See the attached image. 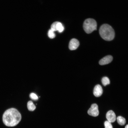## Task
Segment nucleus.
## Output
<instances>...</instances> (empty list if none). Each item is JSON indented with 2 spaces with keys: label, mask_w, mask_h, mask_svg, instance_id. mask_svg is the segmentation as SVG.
Wrapping results in <instances>:
<instances>
[{
  "label": "nucleus",
  "mask_w": 128,
  "mask_h": 128,
  "mask_svg": "<svg viewBox=\"0 0 128 128\" xmlns=\"http://www.w3.org/2000/svg\"><path fill=\"white\" fill-rule=\"evenodd\" d=\"M21 118L19 112L14 108L7 110L4 113L2 116L4 123L9 127H13L17 125L20 121Z\"/></svg>",
  "instance_id": "obj_1"
},
{
  "label": "nucleus",
  "mask_w": 128,
  "mask_h": 128,
  "mask_svg": "<svg viewBox=\"0 0 128 128\" xmlns=\"http://www.w3.org/2000/svg\"><path fill=\"white\" fill-rule=\"evenodd\" d=\"M99 32L101 37L107 41L113 40L114 37L115 33L112 27L107 24H104L100 27Z\"/></svg>",
  "instance_id": "obj_2"
},
{
  "label": "nucleus",
  "mask_w": 128,
  "mask_h": 128,
  "mask_svg": "<svg viewBox=\"0 0 128 128\" xmlns=\"http://www.w3.org/2000/svg\"><path fill=\"white\" fill-rule=\"evenodd\" d=\"M97 24L96 21L94 19L88 18L86 19L83 24V28L87 33H91L96 29Z\"/></svg>",
  "instance_id": "obj_3"
},
{
  "label": "nucleus",
  "mask_w": 128,
  "mask_h": 128,
  "mask_svg": "<svg viewBox=\"0 0 128 128\" xmlns=\"http://www.w3.org/2000/svg\"><path fill=\"white\" fill-rule=\"evenodd\" d=\"M87 113L89 115L94 117L98 116L99 114L98 106L97 104H92L91 107L88 110Z\"/></svg>",
  "instance_id": "obj_4"
},
{
  "label": "nucleus",
  "mask_w": 128,
  "mask_h": 128,
  "mask_svg": "<svg viewBox=\"0 0 128 128\" xmlns=\"http://www.w3.org/2000/svg\"><path fill=\"white\" fill-rule=\"evenodd\" d=\"M79 43L78 40L75 38H73L70 41L69 45V48L71 50L76 49L78 47Z\"/></svg>",
  "instance_id": "obj_5"
},
{
  "label": "nucleus",
  "mask_w": 128,
  "mask_h": 128,
  "mask_svg": "<svg viewBox=\"0 0 128 128\" xmlns=\"http://www.w3.org/2000/svg\"><path fill=\"white\" fill-rule=\"evenodd\" d=\"M106 117L107 121L111 123L114 122L116 120L115 114L112 110H110L107 112Z\"/></svg>",
  "instance_id": "obj_6"
},
{
  "label": "nucleus",
  "mask_w": 128,
  "mask_h": 128,
  "mask_svg": "<svg viewBox=\"0 0 128 128\" xmlns=\"http://www.w3.org/2000/svg\"><path fill=\"white\" fill-rule=\"evenodd\" d=\"M113 58L110 55H108L105 56L101 59L99 61L100 64L103 65L108 64L111 62Z\"/></svg>",
  "instance_id": "obj_7"
},
{
  "label": "nucleus",
  "mask_w": 128,
  "mask_h": 128,
  "mask_svg": "<svg viewBox=\"0 0 128 128\" xmlns=\"http://www.w3.org/2000/svg\"><path fill=\"white\" fill-rule=\"evenodd\" d=\"M103 93V89L101 86L99 84L96 85L94 87L93 93L94 96L96 97L101 96Z\"/></svg>",
  "instance_id": "obj_8"
},
{
  "label": "nucleus",
  "mask_w": 128,
  "mask_h": 128,
  "mask_svg": "<svg viewBox=\"0 0 128 128\" xmlns=\"http://www.w3.org/2000/svg\"><path fill=\"white\" fill-rule=\"evenodd\" d=\"M118 123L120 125H124L126 123V120L124 118L119 116H118L117 118Z\"/></svg>",
  "instance_id": "obj_9"
},
{
  "label": "nucleus",
  "mask_w": 128,
  "mask_h": 128,
  "mask_svg": "<svg viewBox=\"0 0 128 128\" xmlns=\"http://www.w3.org/2000/svg\"><path fill=\"white\" fill-rule=\"evenodd\" d=\"M27 107L28 110L31 111L34 110L36 107L33 102L31 101H29L27 103Z\"/></svg>",
  "instance_id": "obj_10"
},
{
  "label": "nucleus",
  "mask_w": 128,
  "mask_h": 128,
  "mask_svg": "<svg viewBox=\"0 0 128 128\" xmlns=\"http://www.w3.org/2000/svg\"><path fill=\"white\" fill-rule=\"evenodd\" d=\"M101 81L102 84L104 86L109 84L110 83L109 79L106 77H103Z\"/></svg>",
  "instance_id": "obj_11"
},
{
  "label": "nucleus",
  "mask_w": 128,
  "mask_h": 128,
  "mask_svg": "<svg viewBox=\"0 0 128 128\" xmlns=\"http://www.w3.org/2000/svg\"><path fill=\"white\" fill-rule=\"evenodd\" d=\"M57 31L59 32H61L64 30V27L60 22H58L57 25Z\"/></svg>",
  "instance_id": "obj_12"
},
{
  "label": "nucleus",
  "mask_w": 128,
  "mask_h": 128,
  "mask_svg": "<svg viewBox=\"0 0 128 128\" xmlns=\"http://www.w3.org/2000/svg\"><path fill=\"white\" fill-rule=\"evenodd\" d=\"M54 32V31L51 29L49 30L48 32V35L50 38L52 39L55 37V34Z\"/></svg>",
  "instance_id": "obj_13"
},
{
  "label": "nucleus",
  "mask_w": 128,
  "mask_h": 128,
  "mask_svg": "<svg viewBox=\"0 0 128 128\" xmlns=\"http://www.w3.org/2000/svg\"><path fill=\"white\" fill-rule=\"evenodd\" d=\"M58 22H55L53 23L51 26V29L54 31H57V27Z\"/></svg>",
  "instance_id": "obj_14"
},
{
  "label": "nucleus",
  "mask_w": 128,
  "mask_h": 128,
  "mask_svg": "<svg viewBox=\"0 0 128 128\" xmlns=\"http://www.w3.org/2000/svg\"><path fill=\"white\" fill-rule=\"evenodd\" d=\"M30 97L32 99L34 100H36L38 99L37 95L33 93H32L30 95Z\"/></svg>",
  "instance_id": "obj_15"
},
{
  "label": "nucleus",
  "mask_w": 128,
  "mask_h": 128,
  "mask_svg": "<svg viewBox=\"0 0 128 128\" xmlns=\"http://www.w3.org/2000/svg\"><path fill=\"white\" fill-rule=\"evenodd\" d=\"M104 124L105 128H113L111 123L108 121H105Z\"/></svg>",
  "instance_id": "obj_16"
},
{
  "label": "nucleus",
  "mask_w": 128,
  "mask_h": 128,
  "mask_svg": "<svg viewBox=\"0 0 128 128\" xmlns=\"http://www.w3.org/2000/svg\"><path fill=\"white\" fill-rule=\"evenodd\" d=\"M125 128H128V124L125 127Z\"/></svg>",
  "instance_id": "obj_17"
}]
</instances>
